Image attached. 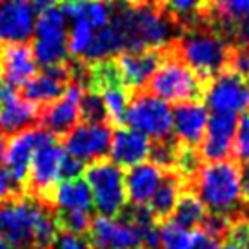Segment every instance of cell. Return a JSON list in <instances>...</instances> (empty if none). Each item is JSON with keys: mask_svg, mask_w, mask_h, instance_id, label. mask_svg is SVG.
Wrapping results in <instances>:
<instances>
[{"mask_svg": "<svg viewBox=\"0 0 249 249\" xmlns=\"http://www.w3.org/2000/svg\"><path fill=\"white\" fill-rule=\"evenodd\" d=\"M120 71L122 84L131 95L135 91L144 89L153 73L157 71L162 60V49H147V51H125L115 58Z\"/></svg>", "mask_w": 249, "mask_h": 249, "instance_id": "5bb4252c", "label": "cell"}, {"mask_svg": "<svg viewBox=\"0 0 249 249\" xmlns=\"http://www.w3.org/2000/svg\"><path fill=\"white\" fill-rule=\"evenodd\" d=\"M242 198L249 204V175L244 177V191H242Z\"/></svg>", "mask_w": 249, "mask_h": 249, "instance_id": "f35d334b", "label": "cell"}, {"mask_svg": "<svg viewBox=\"0 0 249 249\" xmlns=\"http://www.w3.org/2000/svg\"><path fill=\"white\" fill-rule=\"evenodd\" d=\"M206 86L208 84L200 80L196 73L186 62H182L180 56H177V53L167 46L162 49V60L144 89L167 104H184L204 100Z\"/></svg>", "mask_w": 249, "mask_h": 249, "instance_id": "277c9868", "label": "cell"}, {"mask_svg": "<svg viewBox=\"0 0 249 249\" xmlns=\"http://www.w3.org/2000/svg\"><path fill=\"white\" fill-rule=\"evenodd\" d=\"M178 142H171V140H157L151 145V155L149 159L155 166H159L160 169H173L177 166V157H178Z\"/></svg>", "mask_w": 249, "mask_h": 249, "instance_id": "f546056e", "label": "cell"}, {"mask_svg": "<svg viewBox=\"0 0 249 249\" xmlns=\"http://www.w3.org/2000/svg\"><path fill=\"white\" fill-rule=\"evenodd\" d=\"M0 73L9 88H22L36 75V60L29 44H4L0 48Z\"/></svg>", "mask_w": 249, "mask_h": 249, "instance_id": "d6986e66", "label": "cell"}, {"mask_svg": "<svg viewBox=\"0 0 249 249\" xmlns=\"http://www.w3.org/2000/svg\"><path fill=\"white\" fill-rule=\"evenodd\" d=\"M7 88H9V86L4 82V76H2V73H0V95H2V93L7 89Z\"/></svg>", "mask_w": 249, "mask_h": 249, "instance_id": "60d3db41", "label": "cell"}, {"mask_svg": "<svg viewBox=\"0 0 249 249\" xmlns=\"http://www.w3.org/2000/svg\"><path fill=\"white\" fill-rule=\"evenodd\" d=\"M35 9L28 2L0 4V42L2 44H26L35 31Z\"/></svg>", "mask_w": 249, "mask_h": 249, "instance_id": "e0dca14e", "label": "cell"}, {"mask_svg": "<svg viewBox=\"0 0 249 249\" xmlns=\"http://www.w3.org/2000/svg\"><path fill=\"white\" fill-rule=\"evenodd\" d=\"M166 171L153 162H144L127 169L125 173V196L135 208H147L155 191L159 189Z\"/></svg>", "mask_w": 249, "mask_h": 249, "instance_id": "ffe728a7", "label": "cell"}, {"mask_svg": "<svg viewBox=\"0 0 249 249\" xmlns=\"http://www.w3.org/2000/svg\"><path fill=\"white\" fill-rule=\"evenodd\" d=\"M46 202L56 213H91L93 209L91 191L84 178L62 180L49 191Z\"/></svg>", "mask_w": 249, "mask_h": 249, "instance_id": "44dd1931", "label": "cell"}, {"mask_svg": "<svg viewBox=\"0 0 249 249\" xmlns=\"http://www.w3.org/2000/svg\"><path fill=\"white\" fill-rule=\"evenodd\" d=\"M70 82V64L48 68L22 86V97L33 106H49L62 97Z\"/></svg>", "mask_w": 249, "mask_h": 249, "instance_id": "9a60e30c", "label": "cell"}, {"mask_svg": "<svg viewBox=\"0 0 249 249\" xmlns=\"http://www.w3.org/2000/svg\"><path fill=\"white\" fill-rule=\"evenodd\" d=\"M53 140L55 137L40 127H29L26 131L13 135L7 140L6 155H4L6 167L4 169L9 173L17 186L28 182L29 167H31V160L35 157V153L42 145L49 144Z\"/></svg>", "mask_w": 249, "mask_h": 249, "instance_id": "9c48e42d", "label": "cell"}, {"mask_svg": "<svg viewBox=\"0 0 249 249\" xmlns=\"http://www.w3.org/2000/svg\"><path fill=\"white\" fill-rule=\"evenodd\" d=\"M226 70L238 76H242V78H246L249 82V48H246L240 42L233 44Z\"/></svg>", "mask_w": 249, "mask_h": 249, "instance_id": "1f68e13d", "label": "cell"}, {"mask_svg": "<svg viewBox=\"0 0 249 249\" xmlns=\"http://www.w3.org/2000/svg\"><path fill=\"white\" fill-rule=\"evenodd\" d=\"M56 2H58V0H29L28 4L33 7L35 11H40L42 13V11H48L51 7H55Z\"/></svg>", "mask_w": 249, "mask_h": 249, "instance_id": "8d00e7d4", "label": "cell"}, {"mask_svg": "<svg viewBox=\"0 0 249 249\" xmlns=\"http://www.w3.org/2000/svg\"><path fill=\"white\" fill-rule=\"evenodd\" d=\"M111 125L106 122L76 124L64 140V151L80 162H97L109 153Z\"/></svg>", "mask_w": 249, "mask_h": 249, "instance_id": "30bf717a", "label": "cell"}, {"mask_svg": "<svg viewBox=\"0 0 249 249\" xmlns=\"http://www.w3.org/2000/svg\"><path fill=\"white\" fill-rule=\"evenodd\" d=\"M98 95L102 97L106 113H107V122L113 125L124 124L125 109H127V102H129V93L122 84L118 86H109L106 89L98 91Z\"/></svg>", "mask_w": 249, "mask_h": 249, "instance_id": "4316f807", "label": "cell"}, {"mask_svg": "<svg viewBox=\"0 0 249 249\" xmlns=\"http://www.w3.org/2000/svg\"><path fill=\"white\" fill-rule=\"evenodd\" d=\"M107 2H111V0H107Z\"/></svg>", "mask_w": 249, "mask_h": 249, "instance_id": "7bdbcfd3", "label": "cell"}, {"mask_svg": "<svg viewBox=\"0 0 249 249\" xmlns=\"http://www.w3.org/2000/svg\"><path fill=\"white\" fill-rule=\"evenodd\" d=\"M236 131H238V117L236 115H226V113H213L209 117L208 129L200 142L202 160L216 162L226 160L233 153Z\"/></svg>", "mask_w": 249, "mask_h": 249, "instance_id": "4fadbf2b", "label": "cell"}, {"mask_svg": "<svg viewBox=\"0 0 249 249\" xmlns=\"http://www.w3.org/2000/svg\"><path fill=\"white\" fill-rule=\"evenodd\" d=\"M195 195L206 206L208 213L231 216L240 206L244 191V171L236 160L206 162L193 175Z\"/></svg>", "mask_w": 249, "mask_h": 249, "instance_id": "3957f363", "label": "cell"}, {"mask_svg": "<svg viewBox=\"0 0 249 249\" xmlns=\"http://www.w3.org/2000/svg\"><path fill=\"white\" fill-rule=\"evenodd\" d=\"M64 157H66V151L56 140L42 145L40 149L35 153V157L31 160V167H29L28 182H26L31 187L33 196L44 202L49 191L56 184L62 182Z\"/></svg>", "mask_w": 249, "mask_h": 249, "instance_id": "8fae6325", "label": "cell"}, {"mask_svg": "<svg viewBox=\"0 0 249 249\" xmlns=\"http://www.w3.org/2000/svg\"><path fill=\"white\" fill-rule=\"evenodd\" d=\"M38 120L36 106L28 102L24 97H18L15 89L9 93L0 107V133L17 135L29 129Z\"/></svg>", "mask_w": 249, "mask_h": 249, "instance_id": "7402d4cb", "label": "cell"}, {"mask_svg": "<svg viewBox=\"0 0 249 249\" xmlns=\"http://www.w3.org/2000/svg\"><path fill=\"white\" fill-rule=\"evenodd\" d=\"M84 180L89 187L93 208L100 214L117 216L125 208V173L122 167L113 164L111 160L100 159L91 162L84 169Z\"/></svg>", "mask_w": 249, "mask_h": 249, "instance_id": "5b68a950", "label": "cell"}, {"mask_svg": "<svg viewBox=\"0 0 249 249\" xmlns=\"http://www.w3.org/2000/svg\"><path fill=\"white\" fill-rule=\"evenodd\" d=\"M151 139H147L142 133L135 131L131 127H118L111 137V162L122 169L124 167L131 169L147 162L151 155Z\"/></svg>", "mask_w": 249, "mask_h": 249, "instance_id": "ac0fdd59", "label": "cell"}, {"mask_svg": "<svg viewBox=\"0 0 249 249\" xmlns=\"http://www.w3.org/2000/svg\"><path fill=\"white\" fill-rule=\"evenodd\" d=\"M233 235L228 240H216L206 249H249V231L244 226L231 229Z\"/></svg>", "mask_w": 249, "mask_h": 249, "instance_id": "836d02e7", "label": "cell"}, {"mask_svg": "<svg viewBox=\"0 0 249 249\" xmlns=\"http://www.w3.org/2000/svg\"><path fill=\"white\" fill-rule=\"evenodd\" d=\"M235 42H229L208 22L193 20L180 28V35L169 48L182 62H186L196 76L209 84L228 68V58Z\"/></svg>", "mask_w": 249, "mask_h": 249, "instance_id": "7a4b0ae2", "label": "cell"}, {"mask_svg": "<svg viewBox=\"0 0 249 249\" xmlns=\"http://www.w3.org/2000/svg\"><path fill=\"white\" fill-rule=\"evenodd\" d=\"M58 231L71 235H84L89 231L91 213H55Z\"/></svg>", "mask_w": 249, "mask_h": 249, "instance_id": "4dcf8cb0", "label": "cell"}, {"mask_svg": "<svg viewBox=\"0 0 249 249\" xmlns=\"http://www.w3.org/2000/svg\"><path fill=\"white\" fill-rule=\"evenodd\" d=\"M58 233L55 213L33 195L0 204V240L11 249H51Z\"/></svg>", "mask_w": 249, "mask_h": 249, "instance_id": "6da1fadb", "label": "cell"}, {"mask_svg": "<svg viewBox=\"0 0 249 249\" xmlns=\"http://www.w3.org/2000/svg\"><path fill=\"white\" fill-rule=\"evenodd\" d=\"M60 11L66 18L88 22L93 29H104L111 20V6L107 0H64Z\"/></svg>", "mask_w": 249, "mask_h": 249, "instance_id": "cb8c5ba5", "label": "cell"}, {"mask_svg": "<svg viewBox=\"0 0 249 249\" xmlns=\"http://www.w3.org/2000/svg\"><path fill=\"white\" fill-rule=\"evenodd\" d=\"M213 242L216 240H213L202 228L186 229L171 220H166L159 226L157 249H206Z\"/></svg>", "mask_w": 249, "mask_h": 249, "instance_id": "603a6c76", "label": "cell"}, {"mask_svg": "<svg viewBox=\"0 0 249 249\" xmlns=\"http://www.w3.org/2000/svg\"><path fill=\"white\" fill-rule=\"evenodd\" d=\"M180 196H182V178H180V175L166 173L162 184L159 186V189L155 191L153 198L147 204V209L151 211L155 218L166 220L171 216Z\"/></svg>", "mask_w": 249, "mask_h": 249, "instance_id": "d4e9b609", "label": "cell"}, {"mask_svg": "<svg viewBox=\"0 0 249 249\" xmlns=\"http://www.w3.org/2000/svg\"><path fill=\"white\" fill-rule=\"evenodd\" d=\"M51 249H93L88 238L82 235H71V233H58L55 244Z\"/></svg>", "mask_w": 249, "mask_h": 249, "instance_id": "e575fe53", "label": "cell"}, {"mask_svg": "<svg viewBox=\"0 0 249 249\" xmlns=\"http://www.w3.org/2000/svg\"><path fill=\"white\" fill-rule=\"evenodd\" d=\"M33 55L36 66L44 70L62 66L68 60V18L64 17L60 7H51L42 11L35 22L33 31Z\"/></svg>", "mask_w": 249, "mask_h": 249, "instance_id": "52a82bcc", "label": "cell"}, {"mask_svg": "<svg viewBox=\"0 0 249 249\" xmlns=\"http://www.w3.org/2000/svg\"><path fill=\"white\" fill-rule=\"evenodd\" d=\"M209 122V111L202 100L177 104L173 109V135L182 145H200Z\"/></svg>", "mask_w": 249, "mask_h": 249, "instance_id": "2e32d148", "label": "cell"}, {"mask_svg": "<svg viewBox=\"0 0 249 249\" xmlns=\"http://www.w3.org/2000/svg\"><path fill=\"white\" fill-rule=\"evenodd\" d=\"M124 122L155 142L167 140L173 133V111L162 98L139 89L129 95Z\"/></svg>", "mask_w": 249, "mask_h": 249, "instance_id": "8992f818", "label": "cell"}, {"mask_svg": "<svg viewBox=\"0 0 249 249\" xmlns=\"http://www.w3.org/2000/svg\"><path fill=\"white\" fill-rule=\"evenodd\" d=\"M6 2H20V0H0V4H6Z\"/></svg>", "mask_w": 249, "mask_h": 249, "instance_id": "b9f144b4", "label": "cell"}, {"mask_svg": "<svg viewBox=\"0 0 249 249\" xmlns=\"http://www.w3.org/2000/svg\"><path fill=\"white\" fill-rule=\"evenodd\" d=\"M233 153L236 157V162L249 164V109L238 118V131H236Z\"/></svg>", "mask_w": 249, "mask_h": 249, "instance_id": "d6a6232c", "label": "cell"}, {"mask_svg": "<svg viewBox=\"0 0 249 249\" xmlns=\"http://www.w3.org/2000/svg\"><path fill=\"white\" fill-rule=\"evenodd\" d=\"M208 220V209L195 193H184L171 213V222L186 229H198Z\"/></svg>", "mask_w": 249, "mask_h": 249, "instance_id": "484cf974", "label": "cell"}, {"mask_svg": "<svg viewBox=\"0 0 249 249\" xmlns=\"http://www.w3.org/2000/svg\"><path fill=\"white\" fill-rule=\"evenodd\" d=\"M244 228L249 231V206H248V209L244 211Z\"/></svg>", "mask_w": 249, "mask_h": 249, "instance_id": "ab89813d", "label": "cell"}, {"mask_svg": "<svg viewBox=\"0 0 249 249\" xmlns=\"http://www.w3.org/2000/svg\"><path fill=\"white\" fill-rule=\"evenodd\" d=\"M202 102L213 113H246L249 109V82L242 76L224 70L206 86Z\"/></svg>", "mask_w": 249, "mask_h": 249, "instance_id": "ba28073f", "label": "cell"}, {"mask_svg": "<svg viewBox=\"0 0 249 249\" xmlns=\"http://www.w3.org/2000/svg\"><path fill=\"white\" fill-rule=\"evenodd\" d=\"M95 29L91 28L88 22L76 20L73 22V29L68 35V51L71 55L76 56V58H84L88 48L93 42V36H95Z\"/></svg>", "mask_w": 249, "mask_h": 249, "instance_id": "83f0119b", "label": "cell"}, {"mask_svg": "<svg viewBox=\"0 0 249 249\" xmlns=\"http://www.w3.org/2000/svg\"><path fill=\"white\" fill-rule=\"evenodd\" d=\"M80 118L84 122H106V124H109L102 97L97 91H84L82 100H80Z\"/></svg>", "mask_w": 249, "mask_h": 249, "instance_id": "f1b7e54d", "label": "cell"}, {"mask_svg": "<svg viewBox=\"0 0 249 249\" xmlns=\"http://www.w3.org/2000/svg\"><path fill=\"white\" fill-rule=\"evenodd\" d=\"M238 36H240V38H249V18L240 24V28H238Z\"/></svg>", "mask_w": 249, "mask_h": 249, "instance_id": "74e56055", "label": "cell"}, {"mask_svg": "<svg viewBox=\"0 0 249 249\" xmlns=\"http://www.w3.org/2000/svg\"><path fill=\"white\" fill-rule=\"evenodd\" d=\"M15 187H17V184L9 177V173L4 167H0V204L7 200V198H11V196H15Z\"/></svg>", "mask_w": 249, "mask_h": 249, "instance_id": "d590c367", "label": "cell"}, {"mask_svg": "<svg viewBox=\"0 0 249 249\" xmlns=\"http://www.w3.org/2000/svg\"><path fill=\"white\" fill-rule=\"evenodd\" d=\"M84 88L80 84L70 82L64 95L53 104L46 106V109L38 115L44 129L53 137H66L80 120V100Z\"/></svg>", "mask_w": 249, "mask_h": 249, "instance_id": "7c38bea8", "label": "cell"}]
</instances>
